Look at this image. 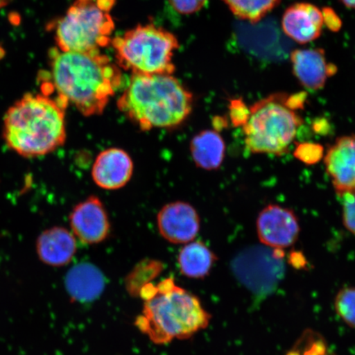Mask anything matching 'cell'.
I'll return each instance as SVG.
<instances>
[{
  "mask_svg": "<svg viewBox=\"0 0 355 355\" xmlns=\"http://www.w3.org/2000/svg\"><path fill=\"white\" fill-rule=\"evenodd\" d=\"M322 15L324 24H326L331 31L336 32L340 28L341 21L331 8H324Z\"/></svg>",
  "mask_w": 355,
  "mask_h": 355,
  "instance_id": "27",
  "label": "cell"
},
{
  "mask_svg": "<svg viewBox=\"0 0 355 355\" xmlns=\"http://www.w3.org/2000/svg\"><path fill=\"white\" fill-rule=\"evenodd\" d=\"M68 105L56 96L26 93L4 115L3 137L6 145L28 158L55 152L65 143Z\"/></svg>",
  "mask_w": 355,
  "mask_h": 355,
  "instance_id": "3",
  "label": "cell"
},
{
  "mask_svg": "<svg viewBox=\"0 0 355 355\" xmlns=\"http://www.w3.org/2000/svg\"><path fill=\"white\" fill-rule=\"evenodd\" d=\"M250 110L241 99L230 101V117L234 127H243L250 118Z\"/></svg>",
  "mask_w": 355,
  "mask_h": 355,
  "instance_id": "24",
  "label": "cell"
},
{
  "mask_svg": "<svg viewBox=\"0 0 355 355\" xmlns=\"http://www.w3.org/2000/svg\"><path fill=\"white\" fill-rule=\"evenodd\" d=\"M216 256L205 243L200 241L186 243L178 256V265L184 277L202 279L209 275Z\"/></svg>",
  "mask_w": 355,
  "mask_h": 355,
  "instance_id": "19",
  "label": "cell"
},
{
  "mask_svg": "<svg viewBox=\"0 0 355 355\" xmlns=\"http://www.w3.org/2000/svg\"><path fill=\"white\" fill-rule=\"evenodd\" d=\"M144 301L135 325L157 345L190 338L209 325L211 314L196 295L166 278L157 285L148 284L140 291Z\"/></svg>",
  "mask_w": 355,
  "mask_h": 355,
  "instance_id": "2",
  "label": "cell"
},
{
  "mask_svg": "<svg viewBox=\"0 0 355 355\" xmlns=\"http://www.w3.org/2000/svg\"><path fill=\"white\" fill-rule=\"evenodd\" d=\"M335 308L343 321L355 328V288L341 290L336 297Z\"/></svg>",
  "mask_w": 355,
  "mask_h": 355,
  "instance_id": "22",
  "label": "cell"
},
{
  "mask_svg": "<svg viewBox=\"0 0 355 355\" xmlns=\"http://www.w3.org/2000/svg\"><path fill=\"white\" fill-rule=\"evenodd\" d=\"M190 150L198 167L206 171L216 170L224 161L225 141L216 131H202L191 141Z\"/></svg>",
  "mask_w": 355,
  "mask_h": 355,
  "instance_id": "18",
  "label": "cell"
},
{
  "mask_svg": "<svg viewBox=\"0 0 355 355\" xmlns=\"http://www.w3.org/2000/svg\"><path fill=\"white\" fill-rule=\"evenodd\" d=\"M69 220L75 238L83 243H99L108 237L109 217L98 198L92 196L80 202L71 213Z\"/></svg>",
  "mask_w": 355,
  "mask_h": 355,
  "instance_id": "10",
  "label": "cell"
},
{
  "mask_svg": "<svg viewBox=\"0 0 355 355\" xmlns=\"http://www.w3.org/2000/svg\"><path fill=\"white\" fill-rule=\"evenodd\" d=\"M159 234L168 242L180 244L193 241L200 230V218L195 208L189 203L167 204L157 216Z\"/></svg>",
  "mask_w": 355,
  "mask_h": 355,
  "instance_id": "11",
  "label": "cell"
},
{
  "mask_svg": "<svg viewBox=\"0 0 355 355\" xmlns=\"http://www.w3.org/2000/svg\"><path fill=\"white\" fill-rule=\"evenodd\" d=\"M162 265L157 261H146L141 263L128 275L125 281L126 290L132 296H139L140 291L159 276Z\"/></svg>",
  "mask_w": 355,
  "mask_h": 355,
  "instance_id": "21",
  "label": "cell"
},
{
  "mask_svg": "<svg viewBox=\"0 0 355 355\" xmlns=\"http://www.w3.org/2000/svg\"><path fill=\"white\" fill-rule=\"evenodd\" d=\"M323 26L322 11L308 3L293 4L282 17L284 33L300 44L317 40L322 34Z\"/></svg>",
  "mask_w": 355,
  "mask_h": 355,
  "instance_id": "15",
  "label": "cell"
},
{
  "mask_svg": "<svg viewBox=\"0 0 355 355\" xmlns=\"http://www.w3.org/2000/svg\"><path fill=\"white\" fill-rule=\"evenodd\" d=\"M291 59L295 78L309 90L322 88L328 78L336 73V66L327 63L322 49H300L292 52Z\"/></svg>",
  "mask_w": 355,
  "mask_h": 355,
  "instance_id": "14",
  "label": "cell"
},
{
  "mask_svg": "<svg viewBox=\"0 0 355 355\" xmlns=\"http://www.w3.org/2000/svg\"><path fill=\"white\" fill-rule=\"evenodd\" d=\"M346 8H355V0H341Z\"/></svg>",
  "mask_w": 355,
  "mask_h": 355,
  "instance_id": "29",
  "label": "cell"
},
{
  "mask_svg": "<svg viewBox=\"0 0 355 355\" xmlns=\"http://www.w3.org/2000/svg\"><path fill=\"white\" fill-rule=\"evenodd\" d=\"M286 355H300V353L296 349H293Z\"/></svg>",
  "mask_w": 355,
  "mask_h": 355,
  "instance_id": "31",
  "label": "cell"
},
{
  "mask_svg": "<svg viewBox=\"0 0 355 355\" xmlns=\"http://www.w3.org/2000/svg\"><path fill=\"white\" fill-rule=\"evenodd\" d=\"M50 79L42 92L73 104L84 116L99 115L121 85V68L101 51L50 53Z\"/></svg>",
  "mask_w": 355,
  "mask_h": 355,
  "instance_id": "1",
  "label": "cell"
},
{
  "mask_svg": "<svg viewBox=\"0 0 355 355\" xmlns=\"http://www.w3.org/2000/svg\"><path fill=\"white\" fill-rule=\"evenodd\" d=\"M325 165L339 196L355 193V135L336 139L327 152Z\"/></svg>",
  "mask_w": 355,
  "mask_h": 355,
  "instance_id": "12",
  "label": "cell"
},
{
  "mask_svg": "<svg viewBox=\"0 0 355 355\" xmlns=\"http://www.w3.org/2000/svg\"><path fill=\"white\" fill-rule=\"evenodd\" d=\"M10 0H0V10L10 3Z\"/></svg>",
  "mask_w": 355,
  "mask_h": 355,
  "instance_id": "30",
  "label": "cell"
},
{
  "mask_svg": "<svg viewBox=\"0 0 355 355\" xmlns=\"http://www.w3.org/2000/svg\"><path fill=\"white\" fill-rule=\"evenodd\" d=\"M141 130L180 125L192 112L193 96L172 74H132L117 101Z\"/></svg>",
  "mask_w": 355,
  "mask_h": 355,
  "instance_id": "4",
  "label": "cell"
},
{
  "mask_svg": "<svg viewBox=\"0 0 355 355\" xmlns=\"http://www.w3.org/2000/svg\"><path fill=\"white\" fill-rule=\"evenodd\" d=\"M257 232L260 241L266 246L283 250L298 239V217L288 208L269 205L257 217Z\"/></svg>",
  "mask_w": 355,
  "mask_h": 355,
  "instance_id": "9",
  "label": "cell"
},
{
  "mask_svg": "<svg viewBox=\"0 0 355 355\" xmlns=\"http://www.w3.org/2000/svg\"><path fill=\"white\" fill-rule=\"evenodd\" d=\"M116 64L132 74H173L179 41L154 24L139 25L111 41Z\"/></svg>",
  "mask_w": 355,
  "mask_h": 355,
  "instance_id": "5",
  "label": "cell"
},
{
  "mask_svg": "<svg viewBox=\"0 0 355 355\" xmlns=\"http://www.w3.org/2000/svg\"><path fill=\"white\" fill-rule=\"evenodd\" d=\"M65 287L73 301L87 303L99 298L103 293L105 279L97 266L82 263L73 266L67 273Z\"/></svg>",
  "mask_w": 355,
  "mask_h": 355,
  "instance_id": "16",
  "label": "cell"
},
{
  "mask_svg": "<svg viewBox=\"0 0 355 355\" xmlns=\"http://www.w3.org/2000/svg\"><path fill=\"white\" fill-rule=\"evenodd\" d=\"M171 6L180 15H193L206 6L208 0H168Z\"/></svg>",
  "mask_w": 355,
  "mask_h": 355,
  "instance_id": "26",
  "label": "cell"
},
{
  "mask_svg": "<svg viewBox=\"0 0 355 355\" xmlns=\"http://www.w3.org/2000/svg\"><path fill=\"white\" fill-rule=\"evenodd\" d=\"M133 163L130 155L121 148L103 150L93 164L92 175L100 188L116 190L131 180Z\"/></svg>",
  "mask_w": 355,
  "mask_h": 355,
  "instance_id": "13",
  "label": "cell"
},
{
  "mask_svg": "<svg viewBox=\"0 0 355 355\" xmlns=\"http://www.w3.org/2000/svg\"><path fill=\"white\" fill-rule=\"evenodd\" d=\"M235 17L256 24L276 8L281 0H223Z\"/></svg>",
  "mask_w": 355,
  "mask_h": 355,
  "instance_id": "20",
  "label": "cell"
},
{
  "mask_svg": "<svg viewBox=\"0 0 355 355\" xmlns=\"http://www.w3.org/2000/svg\"><path fill=\"white\" fill-rule=\"evenodd\" d=\"M343 200V223L345 228L355 235V193L340 196Z\"/></svg>",
  "mask_w": 355,
  "mask_h": 355,
  "instance_id": "25",
  "label": "cell"
},
{
  "mask_svg": "<svg viewBox=\"0 0 355 355\" xmlns=\"http://www.w3.org/2000/svg\"><path fill=\"white\" fill-rule=\"evenodd\" d=\"M37 251L44 263L63 266L69 264L76 254V238L63 227L49 229L40 235Z\"/></svg>",
  "mask_w": 355,
  "mask_h": 355,
  "instance_id": "17",
  "label": "cell"
},
{
  "mask_svg": "<svg viewBox=\"0 0 355 355\" xmlns=\"http://www.w3.org/2000/svg\"><path fill=\"white\" fill-rule=\"evenodd\" d=\"M290 263L294 266L295 268L302 269L305 268L307 261L305 257L300 252H292L290 256Z\"/></svg>",
  "mask_w": 355,
  "mask_h": 355,
  "instance_id": "28",
  "label": "cell"
},
{
  "mask_svg": "<svg viewBox=\"0 0 355 355\" xmlns=\"http://www.w3.org/2000/svg\"><path fill=\"white\" fill-rule=\"evenodd\" d=\"M116 0H74L57 21L55 39L61 51H101L112 41L111 12Z\"/></svg>",
  "mask_w": 355,
  "mask_h": 355,
  "instance_id": "6",
  "label": "cell"
},
{
  "mask_svg": "<svg viewBox=\"0 0 355 355\" xmlns=\"http://www.w3.org/2000/svg\"><path fill=\"white\" fill-rule=\"evenodd\" d=\"M287 98L286 93H275L250 106L243 128L251 153L282 155L288 152L303 119L288 106Z\"/></svg>",
  "mask_w": 355,
  "mask_h": 355,
  "instance_id": "7",
  "label": "cell"
},
{
  "mask_svg": "<svg viewBox=\"0 0 355 355\" xmlns=\"http://www.w3.org/2000/svg\"><path fill=\"white\" fill-rule=\"evenodd\" d=\"M285 252L279 248L252 246L239 252L232 263L234 276L259 298L277 290L285 275Z\"/></svg>",
  "mask_w": 355,
  "mask_h": 355,
  "instance_id": "8",
  "label": "cell"
},
{
  "mask_svg": "<svg viewBox=\"0 0 355 355\" xmlns=\"http://www.w3.org/2000/svg\"><path fill=\"white\" fill-rule=\"evenodd\" d=\"M323 155V146L313 143L300 144L297 145L294 152L295 157L308 166H313L320 162Z\"/></svg>",
  "mask_w": 355,
  "mask_h": 355,
  "instance_id": "23",
  "label": "cell"
}]
</instances>
